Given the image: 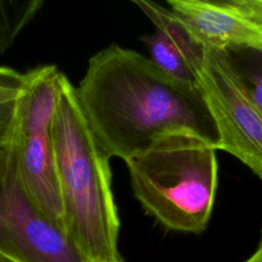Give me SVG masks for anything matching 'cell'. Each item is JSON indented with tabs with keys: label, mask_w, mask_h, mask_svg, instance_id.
Returning <instances> with one entry per match:
<instances>
[{
	"label": "cell",
	"mask_w": 262,
	"mask_h": 262,
	"mask_svg": "<svg viewBox=\"0 0 262 262\" xmlns=\"http://www.w3.org/2000/svg\"><path fill=\"white\" fill-rule=\"evenodd\" d=\"M244 262H262V229H261V237L255 252L250 257H248Z\"/></svg>",
	"instance_id": "obj_12"
},
{
	"label": "cell",
	"mask_w": 262,
	"mask_h": 262,
	"mask_svg": "<svg viewBox=\"0 0 262 262\" xmlns=\"http://www.w3.org/2000/svg\"><path fill=\"white\" fill-rule=\"evenodd\" d=\"M141 41L147 49L148 58L169 80L192 93H200L194 70L202 57L183 50L178 42L163 31L144 35Z\"/></svg>",
	"instance_id": "obj_8"
},
{
	"label": "cell",
	"mask_w": 262,
	"mask_h": 262,
	"mask_svg": "<svg viewBox=\"0 0 262 262\" xmlns=\"http://www.w3.org/2000/svg\"><path fill=\"white\" fill-rule=\"evenodd\" d=\"M167 4L203 47L262 49V0H169Z\"/></svg>",
	"instance_id": "obj_7"
},
{
	"label": "cell",
	"mask_w": 262,
	"mask_h": 262,
	"mask_svg": "<svg viewBox=\"0 0 262 262\" xmlns=\"http://www.w3.org/2000/svg\"><path fill=\"white\" fill-rule=\"evenodd\" d=\"M0 262H13V261H11V260L5 258L4 256H1V255H0Z\"/></svg>",
	"instance_id": "obj_13"
},
{
	"label": "cell",
	"mask_w": 262,
	"mask_h": 262,
	"mask_svg": "<svg viewBox=\"0 0 262 262\" xmlns=\"http://www.w3.org/2000/svg\"><path fill=\"white\" fill-rule=\"evenodd\" d=\"M27 75L10 146L30 196L47 216L63 226L53 148V122L61 72L54 66H43Z\"/></svg>",
	"instance_id": "obj_4"
},
{
	"label": "cell",
	"mask_w": 262,
	"mask_h": 262,
	"mask_svg": "<svg viewBox=\"0 0 262 262\" xmlns=\"http://www.w3.org/2000/svg\"><path fill=\"white\" fill-rule=\"evenodd\" d=\"M0 255L13 262H87L63 226L30 196L10 142L0 145Z\"/></svg>",
	"instance_id": "obj_5"
},
{
	"label": "cell",
	"mask_w": 262,
	"mask_h": 262,
	"mask_svg": "<svg viewBox=\"0 0 262 262\" xmlns=\"http://www.w3.org/2000/svg\"><path fill=\"white\" fill-rule=\"evenodd\" d=\"M27 82V73L0 67V145L10 142Z\"/></svg>",
	"instance_id": "obj_9"
},
{
	"label": "cell",
	"mask_w": 262,
	"mask_h": 262,
	"mask_svg": "<svg viewBox=\"0 0 262 262\" xmlns=\"http://www.w3.org/2000/svg\"><path fill=\"white\" fill-rule=\"evenodd\" d=\"M215 145L187 130L157 137L126 163L134 195L165 227L204 231L211 218L217 184Z\"/></svg>",
	"instance_id": "obj_3"
},
{
	"label": "cell",
	"mask_w": 262,
	"mask_h": 262,
	"mask_svg": "<svg viewBox=\"0 0 262 262\" xmlns=\"http://www.w3.org/2000/svg\"><path fill=\"white\" fill-rule=\"evenodd\" d=\"M251 100L262 112V49L221 50Z\"/></svg>",
	"instance_id": "obj_10"
},
{
	"label": "cell",
	"mask_w": 262,
	"mask_h": 262,
	"mask_svg": "<svg viewBox=\"0 0 262 262\" xmlns=\"http://www.w3.org/2000/svg\"><path fill=\"white\" fill-rule=\"evenodd\" d=\"M53 148L67 233L87 262L121 261L111 157L94 137L76 87L62 73L53 122Z\"/></svg>",
	"instance_id": "obj_2"
},
{
	"label": "cell",
	"mask_w": 262,
	"mask_h": 262,
	"mask_svg": "<svg viewBox=\"0 0 262 262\" xmlns=\"http://www.w3.org/2000/svg\"><path fill=\"white\" fill-rule=\"evenodd\" d=\"M205 49L194 75L215 126L216 149L238 159L262 180V112L233 74L224 53Z\"/></svg>",
	"instance_id": "obj_6"
},
{
	"label": "cell",
	"mask_w": 262,
	"mask_h": 262,
	"mask_svg": "<svg viewBox=\"0 0 262 262\" xmlns=\"http://www.w3.org/2000/svg\"><path fill=\"white\" fill-rule=\"evenodd\" d=\"M117 262H122V260L121 261H117Z\"/></svg>",
	"instance_id": "obj_14"
},
{
	"label": "cell",
	"mask_w": 262,
	"mask_h": 262,
	"mask_svg": "<svg viewBox=\"0 0 262 262\" xmlns=\"http://www.w3.org/2000/svg\"><path fill=\"white\" fill-rule=\"evenodd\" d=\"M99 145L127 162L160 135L191 131L212 144L217 133L201 93L163 75L141 53L113 44L93 55L76 88Z\"/></svg>",
	"instance_id": "obj_1"
},
{
	"label": "cell",
	"mask_w": 262,
	"mask_h": 262,
	"mask_svg": "<svg viewBox=\"0 0 262 262\" xmlns=\"http://www.w3.org/2000/svg\"><path fill=\"white\" fill-rule=\"evenodd\" d=\"M43 4L42 0H0V54L12 45Z\"/></svg>",
	"instance_id": "obj_11"
}]
</instances>
